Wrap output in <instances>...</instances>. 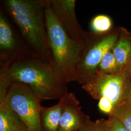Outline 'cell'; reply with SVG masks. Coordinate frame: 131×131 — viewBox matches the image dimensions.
Here are the masks:
<instances>
[{
	"instance_id": "1",
	"label": "cell",
	"mask_w": 131,
	"mask_h": 131,
	"mask_svg": "<svg viewBox=\"0 0 131 131\" xmlns=\"http://www.w3.org/2000/svg\"><path fill=\"white\" fill-rule=\"evenodd\" d=\"M14 82L28 85L41 101L60 100L68 92L67 84L52 66L34 57L1 68L0 87L9 89Z\"/></svg>"
},
{
	"instance_id": "2",
	"label": "cell",
	"mask_w": 131,
	"mask_h": 131,
	"mask_svg": "<svg viewBox=\"0 0 131 131\" xmlns=\"http://www.w3.org/2000/svg\"><path fill=\"white\" fill-rule=\"evenodd\" d=\"M3 3L33 57L52 67L45 21L47 0H5Z\"/></svg>"
},
{
	"instance_id": "3",
	"label": "cell",
	"mask_w": 131,
	"mask_h": 131,
	"mask_svg": "<svg viewBox=\"0 0 131 131\" xmlns=\"http://www.w3.org/2000/svg\"><path fill=\"white\" fill-rule=\"evenodd\" d=\"M45 21L52 67L67 84L75 82L76 67L79 61L84 39L76 40L70 37L56 18L48 0Z\"/></svg>"
},
{
	"instance_id": "4",
	"label": "cell",
	"mask_w": 131,
	"mask_h": 131,
	"mask_svg": "<svg viewBox=\"0 0 131 131\" xmlns=\"http://www.w3.org/2000/svg\"><path fill=\"white\" fill-rule=\"evenodd\" d=\"M131 81L127 68L113 74L97 71L92 79L82 85V89L98 100L99 110L109 116L117 106L125 102Z\"/></svg>"
},
{
	"instance_id": "5",
	"label": "cell",
	"mask_w": 131,
	"mask_h": 131,
	"mask_svg": "<svg viewBox=\"0 0 131 131\" xmlns=\"http://www.w3.org/2000/svg\"><path fill=\"white\" fill-rule=\"evenodd\" d=\"M121 28H115L110 33L103 35L86 32L79 61L76 67L75 82L84 85L92 79L104 54L112 49L117 41Z\"/></svg>"
},
{
	"instance_id": "6",
	"label": "cell",
	"mask_w": 131,
	"mask_h": 131,
	"mask_svg": "<svg viewBox=\"0 0 131 131\" xmlns=\"http://www.w3.org/2000/svg\"><path fill=\"white\" fill-rule=\"evenodd\" d=\"M5 101L26 127L28 131H43L40 114L41 100L27 84L13 83Z\"/></svg>"
},
{
	"instance_id": "7",
	"label": "cell",
	"mask_w": 131,
	"mask_h": 131,
	"mask_svg": "<svg viewBox=\"0 0 131 131\" xmlns=\"http://www.w3.org/2000/svg\"><path fill=\"white\" fill-rule=\"evenodd\" d=\"M33 57L2 8L0 10V65L6 67L17 61Z\"/></svg>"
},
{
	"instance_id": "8",
	"label": "cell",
	"mask_w": 131,
	"mask_h": 131,
	"mask_svg": "<svg viewBox=\"0 0 131 131\" xmlns=\"http://www.w3.org/2000/svg\"><path fill=\"white\" fill-rule=\"evenodd\" d=\"M56 18L71 38L76 40L84 39L86 32L76 18L75 0H48Z\"/></svg>"
},
{
	"instance_id": "9",
	"label": "cell",
	"mask_w": 131,
	"mask_h": 131,
	"mask_svg": "<svg viewBox=\"0 0 131 131\" xmlns=\"http://www.w3.org/2000/svg\"><path fill=\"white\" fill-rule=\"evenodd\" d=\"M62 113L59 131H78L85 115L82 112L75 95L69 93L60 99Z\"/></svg>"
},
{
	"instance_id": "10",
	"label": "cell",
	"mask_w": 131,
	"mask_h": 131,
	"mask_svg": "<svg viewBox=\"0 0 131 131\" xmlns=\"http://www.w3.org/2000/svg\"><path fill=\"white\" fill-rule=\"evenodd\" d=\"M112 50L120 70L126 69L131 56V32L121 27L119 37Z\"/></svg>"
},
{
	"instance_id": "11",
	"label": "cell",
	"mask_w": 131,
	"mask_h": 131,
	"mask_svg": "<svg viewBox=\"0 0 131 131\" xmlns=\"http://www.w3.org/2000/svg\"><path fill=\"white\" fill-rule=\"evenodd\" d=\"M0 131H28L5 100L0 101Z\"/></svg>"
},
{
	"instance_id": "12",
	"label": "cell",
	"mask_w": 131,
	"mask_h": 131,
	"mask_svg": "<svg viewBox=\"0 0 131 131\" xmlns=\"http://www.w3.org/2000/svg\"><path fill=\"white\" fill-rule=\"evenodd\" d=\"M62 113V102L49 107H43L40 119L43 131H59Z\"/></svg>"
},
{
	"instance_id": "13",
	"label": "cell",
	"mask_w": 131,
	"mask_h": 131,
	"mask_svg": "<svg viewBox=\"0 0 131 131\" xmlns=\"http://www.w3.org/2000/svg\"><path fill=\"white\" fill-rule=\"evenodd\" d=\"M89 28L91 32L97 35L106 34L114 29L112 18L105 14H99L91 19Z\"/></svg>"
},
{
	"instance_id": "14",
	"label": "cell",
	"mask_w": 131,
	"mask_h": 131,
	"mask_svg": "<svg viewBox=\"0 0 131 131\" xmlns=\"http://www.w3.org/2000/svg\"><path fill=\"white\" fill-rule=\"evenodd\" d=\"M121 71L112 50H109L103 56L98 67L97 71L104 74H113Z\"/></svg>"
},
{
	"instance_id": "15",
	"label": "cell",
	"mask_w": 131,
	"mask_h": 131,
	"mask_svg": "<svg viewBox=\"0 0 131 131\" xmlns=\"http://www.w3.org/2000/svg\"><path fill=\"white\" fill-rule=\"evenodd\" d=\"M110 116L116 117L128 131H131V104L124 102L119 104Z\"/></svg>"
},
{
	"instance_id": "16",
	"label": "cell",
	"mask_w": 131,
	"mask_h": 131,
	"mask_svg": "<svg viewBox=\"0 0 131 131\" xmlns=\"http://www.w3.org/2000/svg\"><path fill=\"white\" fill-rule=\"evenodd\" d=\"M105 120L101 118L92 121L86 115L78 131H105Z\"/></svg>"
},
{
	"instance_id": "17",
	"label": "cell",
	"mask_w": 131,
	"mask_h": 131,
	"mask_svg": "<svg viewBox=\"0 0 131 131\" xmlns=\"http://www.w3.org/2000/svg\"><path fill=\"white\" fill-rule=\"evenodd\" d=\"M105 131H128L116 117L110 116L105 120Z\"/></svg>"
},
{
	"instance_id": "18",
	"label": "cell",
	"mask_w": 131,
	"mask_h": 131,
	"mask_svg": "<svg viewBox=\"0 0 131 131\" xmlns=\"http://www.w3.org/2000/svg\"><path fill=\"white\" fill-rule=\"evenodd\" d=\"M125 102L131 104V81L127 91Z\"/></svg>"
},
{
	"instance_id": "19",
	"label": "cell",
	"mask_w": 131,
	"mask_h": 131,
	"mask_svg": "<svg viewBox=\"0 0 131 131\" xmlns=\"http://www.w3.org/2000/svg\"><path fill=\"white\" fill-rule=\"evenodd\" d=\"M127 68L128 71H129V73H130V74L131 76V56Z\"/></svg>"
},
{
	"instance_id": "20",
	"label": "cell",
	"mask_w": 131,
	"mask_h": 131,
	"mask_svg": "<svg viewBox=\"0 0 131 131\" xmlns=\"http://www.w3.org/2000/svg\"></svg>"
}]
</instances>
